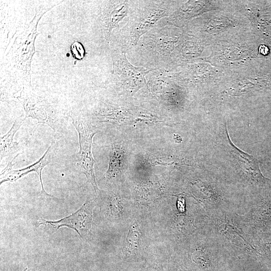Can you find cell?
Here are the masks:
<instances>
[{
	"label": "cell",
	"instance_id": "6da1fadb",
	"mask_svg": "<svg viewBox=\"0 0 271 271\" xmlns=\"http://www.w3.org/2000/svg\"><path fill=\"white\" fill-rule=\"evenodd\" d=\"M60 3L42 5L28 23L19 27L3 52L1 68L5 77L25 87H32L31 64L36 50L35 41L38 35L37 25L43 16Z\"/></svg>",
	"mask_w": 271,
	"mask_h": 271
},
{
	"label": "cell",
	"instance_id": "7a4b0ae2",
	"mask_svg": "<svg viewBox=\"0 0 271 271\" xmlns=\"http://www.w3.org/2000/svg\"><path fill=\"white\" fill-rule=\"evenodd\" d=\"M144 5L130 16L129 21L122 28L123 44L126 48L136 46L140 37L149 31L162 18L167 15L164 2H144Z\"/></svg>",
	"mask_w": 271,
	"mask_h": 271
},
{
	"label": "cell",
	"instance_id": "3957f363",
	"mask_svg": "<svg viewBox=\"0 0 271 271\" xmlns=\"http://www.w3.org/2000/svg\"><path fill=\"white\" fill-rule=\"evenodd\" d=\"M78 135L79 149L74 155V163L78 172L85 175L87 182L93 186L96 193L99 191L94 172L96 163L92 153L93 136L97 132L94 126L84 118L71 113L68 115Z\"/></svg>",
	"mask_w": 271,
	"mask_h": 271
},
{
	"label": "cell",
	"instance_id": "277c9868",
	"mask_svg": "<svg viewBox=\"0 0 271 271\" xmlns=\"http://www.w3.org/2000/svg\"><path fill=\"white\" fill-rule=\"evenodd\" d=\"M15 98L23 106L25 118L35 119L38 123L48 125L55 131H60L62 126L61 115L56 113L48 102L35 93L32 87H23Z\"/></svg>",
	"mask_w": 271,
	"mask_h": 271
},
{
	"label": "cell",
	"instance_id": "5b68a950",
	"mask_svg": "<svg viewBox=\"0 0 271 271\" xmlns=\"http://www.w3.org/2000/svg\"><path fill=\"white\" fill-rule=\"evenodd\" d=\"M111 53L115 81L129 93H136L146 84L145 75L153 69L133 66L123 52L113 50Z\"/></svg>",
	"mask_w": 271,
	"mask_h": 271
},
{
	"label": "cell",
	"instance_id": "8992f818",
	"mask_svg": "<svg viewBox=\"0 0 271 271\" xmlns=\"http://www.w3.org/2000/svg\"><path fill=\"white\" fill-rule=\"evenodd\" d=\"M96 205L94 199L88 198L76 211L61 219L52 221L41 218L37 226L44 225L46 231L51 234L61 227H67L76 231L79 237L84 238L90 232L93 224L92 210Z\"/></svg>",
	"mask_w": 271,
	"mask_h": 271
},
{
	"label": "cell",
	"instance_id": "52a82bcc",
	"mask_svg": "<svg viewBox=\"0 0 271 271\" xmlns=\"http://www.w3.org/2000/svg\"><path fill=\"white\" fill-rule=\"evenodd\" d=\"M128 1H106L101 7L98 17V23L103 39L108 42L112 30L118 27L128 13Z\"/></svg>",
	"mask_w": 271,
	"mask_h": 271
},
{
	"label": "cell",
	"instance_id": "ba28073f",
	"mask_svg": "<svg viewBox=\"0 0 271 271\" xmlns=\"http://www.w3.org/2000/svg\"><path fill=\"white\" fill-rule=\"evenodd\" d=\"M51 147L52 145H50L43 155L38 161L24 168L14 169L13 168V167L14 166L13 161L17 157L9 159L6 167L1 173L0 184L1 185L2 183L6 182H15L31 172H35L38 174L39 178L42 188L41 193L46 196L54 198L53 196L48 194L45 191L42 178L43 169L51 162Z\"/></svg>",
	"mask_w": 271,
	"mask_h": 271
},
{
	"label": "cell",
	"instance_id": "9c48e42d",
	"mask_svg": "<svg viewBox=\"0 0 271 271\" xmlns=\"http://www.w3.org/2000/svg\"><path fill=\"white\" fill-rule=\"evenodd\" d=\"M225 133L227 146L229 152L248 178L258 182H264L267 179L260 171L257 160L253 156L239 149L232 143L226 128Z\"/></svg>",
	"mask_w": 271,
	"mask_h": 271
},
{
	"label": "cell",
	"instance_id": "30bf717a",
	"mask_svg": "<svg viewBox=\"0 0 271 271\" xmlns=\"http://www.w3.org/2000/svg\"><path fill=\"white\" fill-rule=\"evenodd\" d=\"M26 118L20 117L14 121L10 130L3 136L1 137L0 141V156L1 160L5 157L14 158L19 155V143L14 141V138L16 132L19 129L21 125L24 123Z\"/></svg>",
	"mask_w": 271,
	"mask_h": 271
},
{
	"label": "cell",
	"instance_id": "8fae6325",
	"mask_svg": "<svg viewBox=\"0 0 271 271\" xmlns=\"http://www.w3.org/2000/svg\"><path fill=\"white\" fill-rule=\"evenodd\" d=\"M122 150L117 146H112L108 157V168L104 175L107 180L117 176L120 172L123 157Z\"/></svg>",
	"mask_w": 271,
	"mask_h": 271
},
{
	"label": "cell",
	"instance_id": "7c38bea8",
	"mask_svg": "<svg viewBox=\"0 0 271 271\" xmlns=\"http://www.w3.org/2000/svg\"><path fill=\"white\" fill-rule=\"evenodd\" d=\"M141 233L138 224L134 223L130 226L126 242L125 249L127 252L132 253L137 251L140 245Z\"/></svg>",
	"mask_w": 271,
	"mask_h": 271
},
{
	"label": "cell",
	"instance_id": "4fadbf2b",
	"mask_svg": "<svg viewBox=\"0 0 271 271\" xmlns=\"http://www.w3.org/2000/svg\"><path fill=\"white\" fill-rule=\"evenodd\" d=\"M142 271H155V270H153L150 269H148L147 270H142Z\"/></svg>",
	"mask_w": 271,
	"mask_h": 271
}]
</instances>
